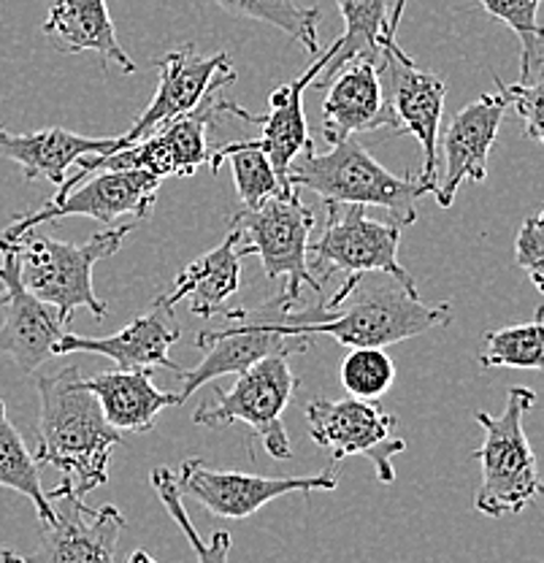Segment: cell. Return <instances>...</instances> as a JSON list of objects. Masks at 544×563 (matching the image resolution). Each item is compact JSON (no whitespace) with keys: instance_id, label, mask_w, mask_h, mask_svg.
<instances>
[{"instance_id":"obj_1","label":"cell","mask_w":544,"mask_h":563,"mask_svg":"<svg viewBox=\"0 0 544 563\" xmlns=\"http://www.w3.org/2000/svg\"><path fill=\"white\" fill-rule=\"evenodd\" d=\"M36 385L41 401L36 461L63 474L49 496L87 498L109 483L111 450L122 444V433L87 390L79 366L38 377Z\"/></svg>"},{"instance_id":"obj_2","label":"cell","mask_w":544,"mask_h":563,"mask_svg":"<svg viewBox=\"0 0 544 563\" xmlns=\"http://www.w3.org/2000/svg\"><path fill=\"white\" fill-rule=\"evenodd\" d=\"M331 317L301 325L303 336H331L344 347H390L420 336L453 320L449 303H425L418 287L403 285L390 274H355L338 285Z\"/></svg>"},{"instance_id":"obj_3","label":"cell","mask_w":544,"mask_h":563,"mask_svg":"<svg viewBox=\"0 0 544 563\" xmlns=\"http://www.w3.org/2000/svg\"><path fill=\"white\" fill-rule=\"evenodd\" d=\"M218 328H207L198 333L196 344L203 350V361L198 366L179 372V396H192L198 387L227 374H242L244 368L266 361L271 355H298L307 352L312 339L303 336L301 325L323 322L331 317L325 303H314L307 309H288L282 298L263 303L257 309H227L220 314Z\"/></svg>"},{"instance_id":"obj_4","label":"cell","mask_w":544,"mask_h":563,"mask_svg":"<svg viewBox=\"0 0 544 563\" xmlns=\"http://www.w3.org/2000/svg\"><path fill=\"white\" fill-rule=\"evenodd\" d=\"M133 231L136 222L96 233L85 244H68L33 228L14 242H0V250L14 252L20 261L22 285L38 301L49 303L60 314L63 325H71L76 309H90L96 320L107 317V301H101L92 290V268L98 261L114 255Z\"/></svg>"},{"instance_id":"obj_5","label":"cell","mask_w":544,"mask_h":563,"mask_svg":"<svg viewBox=\"0 0 544 563\" xmlns=\"http://www.w3.org/2000/svg\"><path fill=\"white\" fill-rule=\"evenodd\" d=\"M290 185L318 192L325 203L385 209L401 228L418 220V201L431 196V190L418 176L409 179V176L388 172L355 139L331 144V152H323V155L314 150L303 152L290 168Z\"/></svg>"},{"instance_id":"obj_6","label":"cell","mask_w":544,"mask_h":563,"mask_svg":"<svg viewBox=\"0 0 544 563\" xmlns=\"http://www.w3.org/2000/svg\"><path fill=\"white\" fill-rule=\"evenodd\" d=\"M534 404L536 393L531 387L514 385L507 393L504 412H474V420L485 431L482 448L474 453L482 466V483L474 496V507L488 518L520 515L544 496L540 463L523 428L525 415Z\"/></svg>"},{"instance_id":"obj_7","label":"cell","mask_w":544,"mask_h":563,"mask_svg":"<svg viewBox=\"0 0 544 563\" xmlns=\"http://www.w3.org/2000/svg\"><path fill=\"white\" fill-rule=\"evenodd\" d=\"M318 217L301 201L298 187L277 192L263 207L242 209L231 217V228L242 236L244 257L257 255L268 282H282V303L298 309L303 287L320 292L323 282L309 268V244H312Z\"/></svg>"},{"instance_id":"obj_8","label":"cell","mask_w":544,"mask_h":563,"mask_svg":"<svg viewBox=\"0 0 544 563\" xmlns=\"http://www.w3.org/2000/svg\"><path fill=\"white\" fill-rule=\"evenodd\" d=\"M238 103L225 101L218 92L203 98L201 106L179 120L166 122L149 136H144L136 144H127L111 155H87L76 163V172L68 174V179L57 187V192H66L79 185L81 179L96 172H116V168H136L157 179L168 176H192L201 166L212 161V146H209L207 133L218 122L220 114L236 117Z\"/></svg>"},{"instance_id":"obj_9","label":"cell","mask_w":544,"mask_h":563,"mask_svg":"<svg viewBox=\"0 0 544 563\" xmlns=\"http://www.w3.org/2000/svg\"><path fill=\"white\" fill-rule=\"evenodd\" d=\"M298 390V377L288 355H271L255 366L244 368L233 387H218L214 404L201 401L192 412L196 426H227L244 422L260 437L271 457L288 461L292 455L288 428L282 415Z\"/></svg>"},{"instance_id":"obj_10","label":"cell","mask_w":544,"mask_h":563,"mask_svg":"<svg viewBox=\"0 0 544 563\" xmlns=\"http://www.w3.org/2000/svg\"><path fill=\"white\" fill-rule=\"evenodd\" d=\"M325 225L309 244V268H320L323 279L338 274H390L403 285H414L412 274L399 263L401 225L371 220L363 207L325 203Z\"/></svg>"},{"instance_id":"obj_11","label":"cell","mask_w":544,"mask_h":563,"mask_svg":"<svg viewBox=\"0 0 544 563\" xmlns=\"http://www.w3.org/2000/svg\"><path fill=\"white\" fill-rule=\"evenodd\" d=\"M309 437L314 444L331 450L336 461L360 455L371 461L379 483L396 479L393 457L407 450V439L399 437V418L385 412L377 401L360 398H312L307 404Z\"/></svg>"},{"instance_id":"obj_12","label":"cell","mask_w":544,"mask_h":563,"mask_svg":"<svg viewBox=\"0 0 544 563\" xmlns=\"http://www.w3.org/2000/svg\"><path fill=\"white\" fill-rule=\"evenodd\" d=\"M163 181L157 176L136 172V168H116V172H98L66 192H55L44 207L36 211L16 214L14 222L0 233V242H14L25 231L57 222L63 217H90V220L116 222L125 214L144 220L157 201Z\"/></svg>"},{"instance_id":"obj_13","label":"cell","mask_w":544,"mask_h":563,"mask_svg":"<svg viewBox=\"0 0 544 563\" xmlns=\"http://www.w3.org/2000/svg\"><path fill=\"white\" fill-rule=\"evenodd\" d=\"M338 477L333 468L309 477H257L244 472H220L198 457H187L179 466L177 488L181 498H192L222 520H247L274 498L290 493L336 490Z\"/></svg>"},{"instance_id":"obj_14","label":"cell","mask_w":544,"mask_h":563,"mask_svg":"<svg viewBox=\"0 0 544 563\" xmlns=\"http://www.w3.org/2000/svg\"><path fill=\"white\" fill-rule=\"evenodd\" d=\"M385 96L393 111L399 131L418 139L423 150V172L418 179L436 196L438 187V136H442V111L447 85L431 70L414 66L412 57L399 44L388 46L379 63Z\"/></svg>"},{"instance_id":"obj_15","label":"cell","mask_w":544,"mask_h":563,"mask_svg":"<svg viewBox=\"0 0 544 563\" xmlns=\"http://www.w3.org/2000/svg\"><path fill=\"white\" fill-rule=\"evenodd\" d=\"M157 74L160 79H157L155 98L133 122L131 131L122 136V146L136 144L166 122L190 114L196 106L203 103V98L236 81V70L227 52L203 57L192 44L157 57Z\"/></svg>"},{"instance_id":"obj_16","label":"cell","mask_w":544,"mask_h":563,"mask_svg":"<svg viewBox=\"0 0 544 563\" xmlns=\"http://www.w3.org/2000/svg\"><path fill=\"white\" fill-rule=\"evenodd\" d=\"M507 109L509 103L501 92H485L449 120L447 131L438 136V155H442V174H438L442 181L436 187L438 207H453L455 192L464 181L488 179V157L499 139Z\"/></svg>"},{"instance_id":"obj_17","label":"cell","mask_w":544,"mask_h":563,"mask_svg":"<svg viewBox=\"0 0 544 563\" xmlns=\"http://www.w3.org/2000/svg\"><path fill=\"white\" fill-rule=\"evenodd\" d=\"M49 501L55 520L41 526V548L27 563H114L125 528V515L114 504L87 507L76 496H49Z\"/></svg>"},{"instance_id":"obj_18","label":"cell","mask_w":544,"mask_h":563,"mask_svg":"<svg viewBox=\"0 0 544 563\" xmlns=\"http://www.w3.org/2000/svg\"><path fill=\"white\" fill-rule=\"evenodd\" d=\"M0 282L5 287L3 322H0V355H9L25 374H33L55 357L57 344L66 336L60 314L38 301L20 277V261L11 250H0Z\"/></svg>"},{"instance_id":"obj_19","label":"cell","mask_w":544,"mask_h":563,"mask_svg":"<svg viewBox=\"0 0 544 563\" xmlns=\"http://www.w3.org/2000/svg\"><path fill=\"white\" fill-rule=\"evenodd\" d=\"M181 339V325L163 298L152 303V309L142 317L122 328L111 336L92 339L68 333L57 344L55 355H68V352H92L103 355L114 363L120 372H144V368H171L174 374L181 372L177 361H171V347Z\"/></svg>"},{"instance_id":"obj_20","label":"cell","mask_w":544,"mask_h":563,"mask_svg":"<svg viewBox=\"0 0 544 563\" xmlns=\"http://www.w3.org/2000/svg\"><path fill=\"white\" fill-rule=\"evenodd\" d=\"M379 63L368 57H355L327 79V96L323 101V136L327 144L353 139L355 133L399 131L388 96H385Z\"/></svg>"},{"instance_id":"obj_21","label":"cell","mask_w":544,"mask_h":563,"mask_svg":"<svg viewBox=\"0 0 544 563\" xmlns=\"http://www.w3.org/2000/svg\"><path fill=\"white\" fill-rule=\"evenodd\" d=\"M333 49L327 46L325 52H320L318 63H312L303 70L298 79L288 81V85L277 87V90L268 96V111L266 114H253V111L242 109L238 106L236 117L244 122H255L263 128L260 144L266 150L268 161H271L274 174H277L282 190H292L290 185V168L303 152L314 150L312 139H309V125H307V111H303V96H307L309 87L320 79L327 63H331Z\"/></svg>"},{"instance_id":"obj_22","label":"cell","mask_w":544,"mask_h":563,"mask_svg":"<svg viewBox=\"0 0 544 563\" xmlns=\"http://www.w3.org/2000/svg\"><path fill=\"white\" fill-rule=\"evenodd\" d=\"M122 150V136L87 139L66 128H46L36 133H11L0 125V157L22 168L27 181L46 179L60 187L68 172L87 155H111Z\"/></svg>"},{"instance_id":"obj_23","label":"cell","mask_w":544,"mask_h":563,"mask_svg":"<svg viewBox=\"0 0 544 563\" xmlns=\"http://www.w3.org/2000/svg\"><path fill=\"white\" fill-rule=\"evenodd\" d=\"M242 236L236 228L227 225V236L222 239V244L196 257L174 282V290L160 298L168 307L187 301L192 314L203 317V320L225 314L231 309L227 301L242 287Z\"/></svg>"},{"instance_id":"obj_24","label":"cell","mask_w":544,"mask_h":563,"mask_svg":"<svg viewBox=\"0 0 544 563\" xmlns=\"http://www.w3.org/2000/svg\"><path fill=\"white\" fill-rule=\"evenodd\" d=\"M44 33L55 41V49L66 55L96 52L103 63H114L122 74H133L136 63L116 41L107 0H49Z\"/></svg>"},{"instance_id":"obj_25","label":"cell","mask_w":544,"mask_h":563,"mask_svg":"<svg viewBox=\"0 0 544 563\" xmlns=\"http://www.w3.org/2000/svg\"><path fill=\"white\" fill-rule=\"evenodd\" d=\"M87 390L98 398L103 415L120 433H146L155 428L157 415L181 407L179 393H163L152 383V368L144 372H103L85 379Z\"/></svg>"},{"instance_id":"obj_26","label":"cell","mask_w":544,"mask_h":563,"mask_svg":"<svg viewBox=\"0 0 544 563\" xmlns=\"http://www.w3.org/2000/svg\"><path fill=\"white\" fill-rule=\"evenodd\" d=\"M338 14L344 20V33L331 44L333 57L327 63L320 79L314 81L318 87H325L327 79L338 68L347 66L355 57H368V60H382V52L393 46L390 41V3L388 0H336Z\"/></svg>"},{"instance_id":"obj_27","label":"cell","mask_w":544,"mask_h":563,"mask_svg":"<svg viewBox=\"0 0 544 563\" xmlns=\"http://www.w3.org/2000/svg\"><path fill=\"white\" fill-rule=\"evenodd\" d=\"M212 172L218 174L222 163H231L233 181L242 196L244 209H257L274 198L277 192H288L279 185L277 174H274L271 161H268L266 150H263L260 139H242L231 141V144H220L212 150Z\"/></svg>"},{"instance_id":"obj_28","label":"cell","mask_w":544,"mask_h":563,"mask_svg":"<svg viewBox=\"0 0 544 563\" xmlns=\"http://www.w3.org/2000/svg\"><path fill=\"white\" fill-rule=\"evenodd\" d=\"M0 488H9L20 493V496L31 498L41 526L55 520V507H52L46 490L41 488L36 455L27 450L25 439L20 437V431L5 418L3 404H0Z\"/></svg>"},{"instance_id":"obj_29","label":"cell","mask_w":544,"mask_h":563,"mask_svg":"<svg viewBox=\"0 0 544 563\" xmlns=\"http://www.w3.org/2000/svg\"><path fill=\"white\" fill-rule=\"evenodd\" d=\"M482 368H523V372H544V298L536 307L531 322L507 325L485 333Z\"/></svg>"},{"instance_id":"obj_30","label":"cell","mask_w":544,"mask_h":563,"mask_svg":"<svg viewBox=\"0 0 544 563\" xmlns=\"http://www.w3.org/2000/svg\"><path fill=\"white\" fill-rule=\"evenodd\" d=\"M222 11L238 20H255L263 25H271L292 41L303 46L309 55H318L320 49V9L298 5L296 0H214Z\"/></svg>"},{"instance_id":"obj_31","label":"cell","mask_w":544,"mask_h":563,"mask_svg":"<svg viewBox=\"0 0 544 563\" xmlns=\"http://www.w3.org/2000/svg\"><path fill=\"white\" fill-rule=\"evenodd\" d=\"M493 20L520 38V81H531L534 68L544 63V27L540 25V5L544 0H477Z\"/></svg>"},{"instance_id":"obj_32","label":"cell","mask_w":544,"mask_h":563,"mask_svg":"<svg viewBox=\"0 0 544 563\" xmlns=\"http://www.w3.org/2000/svg\"><path fill=\"white\" fill-rule=\"evenodd\" d=\"M344 390L360 401H377L396 383V363L382 347H353L338 366Z\"/></svg>"},{"instance_id":"obj_33","label":"cell","mask_w":544,"mask_h":563,"mask_svg":"<svg viewBox=\"0 0 544 563\" xmlns=\"http://www.w3.org/2000/svg\"><path fill=\"white\" fill-rule=\"evenodd\" d=\"M152 485H155L157 496H160L163 507L168 509V515L174 518V523L179 526V531L185 533V539L190 542V548L196 550L198 563H227V555H231L233 539L227 531H214V537L209 542H203L201 533L196 531V526L187 518V509L181 504V493L177 488V474L166 466L152 468Z\"/></svg>"},{"instance_id":"obj_34","label":"cell","mask_w":544,"mask_h":563,"mask_svg":"<svg viewBox=\"0 0 544 563\" xmlns=\"http://www.w3.org/2000/svg\"><path fill=\"white\" fill-rule=\"evenodd\" d=\"M493 79L507 103L523 120L525 136L544 146V76L536 81H518V85H504L499 76H493Z\"/></svg>"},{"instance_id":"obj_35","label":"cell","mask_w":544,"mask_h":563,"mask_svg":"<svg viewBox=\"0 0 544 563\" xmlns=\"http://www.w3.org/2000/svg\"><path fill=\"white\" fill-rule=\"evenodd\" d=\"M514 263L529 274L544 298V220L540 214L529 217L520 225L518 239H514Z\"/></svg>"},{"instance_id":"obj_36","label":"cell","mask_w":544,"mask_h":563,"mask_svg":"<svg viewBox=\"0 0 544 563\" xmlns=\"http://www.w3.org/2000/svg\"><path fill=\"white\" fill-rule=\"evenodd\" d=\"M403 9H407V0H393V9H390V25H388L390 41H396V31H399V25H401Z\"/></svg>"},{"instance_id":"obj_37","label":"cell","mask_w":544,"mask_h":563,"mask_svg":"<svg viewBox=\"0 0 544 563\" xmlns=\"http://www.w3.org/2000/svg\"><path fill=\"white\" fill-rule=\"evenodd\" d=\"M0 563H27V559L11 553V550H0Z\"/></svg>"},{"instance_id":"obj_38","label":"cell","mask_w":544,"mask_h":563,"mask_svg":"<svg viewBox=\"0 0 544 563\" xmlns=\"http://www.w3.org/2000/svg\"><path fill=\"white\" fill-rule=\"evenodd\" d=\"M127 563H157V561L152 559V555L146 553V550H136V553H133L131 559H127Z\"/></svg>"},{"instance_id":"obj_39","label":"cell","mask_w":544,"mask_h":563,"mask_svg":"<svg viewBox=\"0 0 544 563\" xmlns=\"http://www.w3.org/2000/svg\"><path fill=\"white\" fill-rule=\"evenodd\" d=\"M3 296H5V287H3V282H0V307H3ZM3 404V401H0Z\"/></svg>"},{"instance_id":"obj_40","label":"cell","mask_w":544,"mask_h":563,"mask_svg":"<svg viewBox=\"0 0 544 563\" xmlns=\"http://www.w3.org/2000/svg\"><path fill=\"white\" fill-rule=\"evenodd\" d=\"M540 217H542V220H544V211H542V214H540Z\"/></svg>"}]
</instances>
